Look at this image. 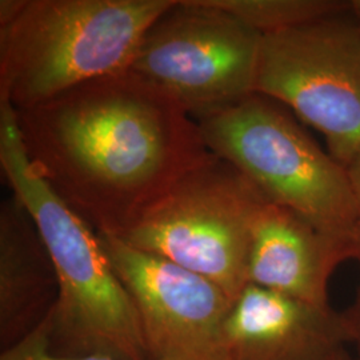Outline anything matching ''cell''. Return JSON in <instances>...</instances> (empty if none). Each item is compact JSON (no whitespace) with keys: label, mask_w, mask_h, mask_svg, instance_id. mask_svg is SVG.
<instances>
[{"label":"cell","mask_w":360,"mask_h":360,"mask_svg":"<svg viewBox=\"0 0 360 360\" xmlns=\"http://www.w3.org/2000/svg\"><path fill=\"white\" fill-rule=\"evenodd\" d=\"M16 117L34 168L99 233L119 235L210 153L193 117L131 71Z\"/></svg>","instance_id":"cell-1"},{"label":"cell","mask_w":360,"mask_h":360,"mask_svg":"<svg viewBox=\"0 0 360 360\" xmlns=\"http://www.w3.org/2000/svg\"><path fill=\"white\" fill-rule=\"evenodd\" d=\"M0 167L11 193L35 220L58 275L59 295L47 316L51 354L151 360L138 311L98 232L34 168L16 111L4 101H0Z\"/></svg>","instance_id":"cell-2"},{"label":"cell","mask_w":360,"mask_h":360,"mask_svg":"<svg viewBox=\"0 0 360 360\" xmlns=\"http://www.w3.org/2000/svg\"><path fill=\"white\" fill-rule=\"evenodd\" d=\"M176 0H22L0 25V101L15 111L129 71L143 35Z\"/></svg>","instance_id":"cell-3"},{"label":"cell","mask_w":360,"mask_h":360,"mask_svg":"<svg viewBox=\"0 0 360 360\" xmlns=\"http://www.w3.org/2000/svg\"><path fill=\"white\" fill-rule=\"evenodd\" d=\"M193 120L207 150L231 163L274 203L322 231L358 240L360 207L347 169L281 104L252 94Z\"/></svg>","instance_id":"cell-4"},{"label":"cell","mask_w":360,"mask_h":360,"mask_svg":"<svg viewBox=\"0 0 360 360\" xmlns=\"http://www.w3.org/2000/svg\"><path fill=\"white\" fill-rule=\"evenodd\" d=\"M266 198L208 153L115 236L205 276L233 300L248 284L252 224Z\"/></svg>","instance_id":"cell-5"},{"label":"cell","mask_w":360,"mask_h":360,"mask_svg":"<svg viewBox=\"0 0 360 360\" xmlns=\"http://www.w3.org/2000/svg\"><path fill=\"white\" fill-rule=\"evenodd\" d=\"M262 35L207 0H176L143 35L129 71L193 119L255 94Z\"/></svg>","instance_id":"cell-6"},{"label":"cell","mask_w":360,"mask_h":360,"mask_svg":"<svg viewBox=\"0 0 360 360\" xmlns=\"http://www.w3.org/2000/svg\"><path fill=\"white\" fill-rule=\"evenodd\" d=\"M255 94L321 132L347 167L360 151V27L333 18L262 35Z\"/></svg>","instance_id":"cell-7"},{"label":"cell","mask_w":360,"mask_h":360,"mask_svg":"<svg viewBox=\"0 0 360 360\" xmlns=\"http://www.w3.org/2000/svg\"><path fill=\"white\" fill-rule=\"evenodd\" d=\"M98 235L138 311L151 360H227L221 331L233 300L218 284L115 235Z\"/></svg>","instance_id":"cell-8"},{"label":"cell","mask_w":360,"mask_h":360,"mask_svg":"<svg viewBox=\"0 0 360 360\" xmlns=\"http://www.w3.org/2000/svg\"><path fill=\"white\" fill-rule=\"evenodd\" d=\"M227 360H336L355 334L348 314L248 283L223 323Z\"/></svg>","instance_id":"cell-9"},{"label":"cell","mask_w":360,"mask_h":360,"mask_svg":"<svg viewBox=\"0 0 360 360\" xmlns=\"http://www.w3.org/2000/svg\"><path fill=\"white\" fill-rule=\"evenodd\" d=\"M356 242L322 231L266 198L252 224L248 283L328 309L330 279L356 257Z\"/></svg>","instance_id":"cell-10"},{"label":"cell","mask_w":360,"mask_h":360,"mask_svg":"<svg viewBox=\"0 0 360 360\" xmlns=\"http://www.w3.org/2000/svg\"><path fill=\"white\" fill-rule=\"evenodd\" d=\"M59 295L51 254L22 200L0 203V351L34 333Z\"/></svg>","instance_id":"cell-11"},{"label":"cell","mask_w":360,"mask_h":360,"mask_svg":"<svg viewBox=\"0 0 360 360\" xmlns=\"http://www.w3.org/2000/svg\"><path fill=\"white\" fill-rule=\"evenodd\" d=\"M231 13L260 35H269L336 18L349 11L343 0H207Z\"/></svg>","instance_id":"cell-12"},{"label":"cell","mask_w":360,"mask_h":360,"mask_svg":"<svg viewBox=\"0 0 360 360\" xmlns=\"http://www.w3.org/2000/svg\"><path fill=\"white\" fill-rule=\"evenodd\" d=\"M0 360H122L105 355H87L77 358H60L49 349V322L47 319L22 342L1 351Z\"/></svg>","instance_id":"cell-13"},{"label":"cell","mask_w":360,"mask_h":360,"mask_svg":"<svg viewBox=\"0 0 360 360\" xmlns=\"http://www.w3.org/2000/svg\"><path fill=\"white\" fill-rule=\"evenodd\" d=\"M346 169L360 207V151L355 155V158L351 160V163L348 165Z\"/></svg>","instance_id":"cell-14"},{"label":"cell","mask_w":360,"mask_h":360,"mask_svg":"<svg viewBox=\"0 0 360 360\" xmlns=\"http://www.w3.org/2000/svg\"><path fill=\"white\" fill-rule=\"evenodd\" d=\"M355 259H358L360 263V231L358 235V242H356V257ZM348 316L352 323V328H354V334H355V343L360 346V295L356 306L348 312Z\"/></svg>","instance_id":"cell-15"},{"label":"cell","mask_w":360,"mask_h":360,"mask_svg":"<svg viewBox=\"0 0 360 360\" xmlns=\"http://www.w3.org/2000/svg\"><path fill=\"white\" fill-rule=\"evenodd\" d=\"M349 11L355 15L360 23V0H349Z\"/></svg>","instance_id":"cell-16"},{"label":"cell","mask_w":360,"mask_h":360,"mask_svg":"<svg viewBox=\"0 0 360 360\" xmlns=\"http://www.w3.org/2000/svg\"><path fill=\"white\" fill-rule=\"evenodd\" d=\"M336 360H352L351 359V358H349V356H348V354L347 352H346V354H345V355H342V356H340V358H338V359Z\"/></svg>","instance_id":"cell-17"},{"label":"cell","mask_w":360,"mask_h":360,"mask_svg":"<svg viewBox=\"0 0 360 360\" xmlns=\"http://www.w3.org/2000/svg\"><path fill=\"white\" fill-rule=\"evenodd\" d=\"M360 360V359H359Z\"/></svg>","instance_id":"cell-18"}]
</instances>
